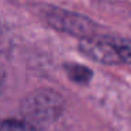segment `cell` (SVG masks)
I'll list each match as a JSON object with an SVG mask.
<instances>
[{"label":"cell","mask_w":131,"mask_h":131,"mask_svg":"<svg viewBox=\"0 0 131 131\" xmlns=\"http://www.w3.org/2000/svg\"><path fill=\"white\" fill-rule=\"evenodd\" d=\"M0 131H37L27 120H3L0 121Z\"/></svg>","instance_id":"6da1fadb"},{"label":"cell","mask_w":131,"mask_h":131,"mask_svg":"<svg viewBox=\"0 0 131 131\" xmlns=\"http://www.w3.org/2000/svg\"><path fill=\"white\" fill-rule=\"evenodd\" d=\"M3 86H4V72H3V69L0 68V93L3 90Z\"/></svg>","instance_id":"7a4b0ae2"}]
</instances>
